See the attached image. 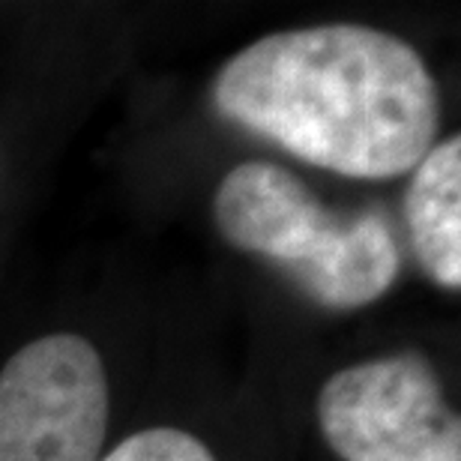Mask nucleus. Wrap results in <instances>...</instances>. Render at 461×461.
Here are the masks:
<instances>
[{"mask_svg": "<svg viewBox=\"0 0 461 461\" xmlns=\"http://www.w3.org/2000/svg\"><path fill=\"white\" fill-rule=\"evenodd\" d=\"M213 103L297 159L359 180L413 171L440 129L426 60L399 36L359 24L264 36L225 63Z\"/></svg>", "mask_w": 461, "mask_h": 461, "instance_id": "1", "label": "nucleus"}, {"mask_svg": "<svg viewBox=\"0 0 461 461\" xmlns=\"http://www.w3.org/2000/svg\"><path fill=\"white\" fill-rule=\"evenodd\" d=\"M213 216L230 246L279 264L318 306L350 312L381 300L399 276V240L381 210L336 216L273 162L225 174Z\"/></svg>", "mask_w": 461, "mask_h": 461, "instance_id": "2", "label": "nucleus"}, {"mask_svg": "<svg viewBox=\"0 0 461 461\" xmlns=\"http://www.w3.org/2000/svg\"><path fill=\"white\" fill-rule=\"evenodd\" d=\"M103 461H216L198 438L180 429H144L114 447Z\"/></svg>", "mask_w": 461, "mask_h": 461, "instance_id": "6", "label": "nucleus"}, {"mask_svg": "<svg viewBox=\"0 0 461 461\" xmlns=\"http://www.w3.org/2000/svg\"><path fill=\"white\" fill-rule=\"evenodd\" d=\"M411 243L440 288H461V138L435 144L413 168L404 195Z\"/></svg>", "mask_w": 461, "mask_h": 461, "instance_id": "5", "label": "nucleus"}, {"mask_svg": "<svg viewBox=\"0 0 461 461\" xmlns=\"http://www.w3.org/2000/svg\"><path fill=\"white\" fill-rule=\"evenodd\" d=\"M108 375L96 348L54 333L24 345L0 372V461H99Z\"/></svg>", "mask_w": 461, "mask_h": 461, "instance_id": "4", "label": "nucleus"}, {"mask_svg": "<svg viewBox=\"0 0 461 461\" xmlns=\"http://www.w3.org/2000/svg\"><path fill=\"white\" fill-rule=\"evenodd\" d=\"M318 420L342 461H461V422L417 350L336 372L321 390Z\"/></svg>", "mask_w": 461, "mask_h": 461, "instance_id": "3", "label": "nucleus"}]
</instances>
